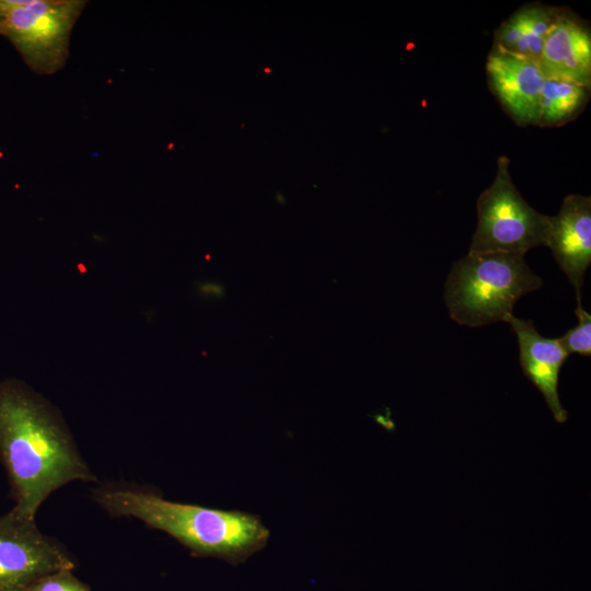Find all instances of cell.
<instances>
[{
    "label": "cell",
    "mask_w": 591,
    "mask_h": 591,
    "mask_svg": "<svg viewBox=\"0 0 591 591\" xmlns=\"http://www.w3.org/2000/svg\"><path fill=\"white\" fill-rule=\"evenodd\" d=\"M0 462L14 499L12 509L31 519L61 487L97 482L60 414L14 379L0 383Z\"/></svg>",
    "instance_id": "1"
},
{
    "label": "cell",
    "mask_w": 591,
    "mask_h": 591,
    "mask_svg": "<svg viewBox=\"0 0 591 591\" xmlns=\"http://www.w3.org/2000/svg\"><path fill=\"white\" fill-rule=\"evenodd\" d=\"M91 498L111 517L132 518L167 534L193 557L237 566L263 551L270 538L257 514L169 500L147 486L103 483L92 489Z\"/></svg>",
    "instance_id": "2"
},
{
    "label": "cell",
    "mask_w": 591,
    "mask_h": 591,
    "mask_svg": "<svg viewBox=\"0 0 591 591\" xmlns=\"http://www.w3.org/2000/svg\"><path fill=\"white\" fill-rule=\"evenodd\" d=\"M542 286L543 280L530 269L524 255L467 254L450 270L444 301L454 322L479 327L505 322L521 297Z\"/></svg>",
    "instance_id": "3"
},
{
    "label": "cell",
    "mask_w": 591,
    "mask_h": 591,
    "mask_svg": "<svg viewBox=\"0 0 591 591\" xmlns=\"http://www.w3.org/2000/svg\"><path fill=\"white\" fill-rule=\"evenodd\" d=\"M509 166L508 157L498 159L491 185L477 199V227L468 255H525L546 243L549 216L540 213L525 201L512 182Z\"/></svg>",
    "instance_id": "4"
},
{
    "label": "cell",
    "mask_w": 591,
    "mask_h": 591,
    "mask_svg": "<svg viewBox=\"0 0 591 591\" xmlns=\"http://www.w3.org/2000/svg\"><path fill=\"white\" fill-rule=\"evenodd\" d=\"M83 0H26L0 21V35L37 74L59 71L69 57L72 28Z\"/></svg>",
    "instance_id": "5"
},
{
    "label": "cell",
    "mask_w": 591,
    "mask_h": 591,
    "mask_svg": "<svg viewBox=\"0 0 591 591\" xmlns=\"http://www.w3.org/2000/svg\"><path fill=\"white\" fill-rule=\"evenodd\" d=\"M74 568L71 553L43 533L35 519L13 509L0 515V591H25L49 572Z\"/></svg>",
    "instance_id": "6"
},
{
    "label": "cell",
    "mask_w": 591,
    "mask_h": 591,
    "mask_svg": "<svg viewBox=\"0 0 591 591\" xmlns=\"http://www.w3.org/2000/svg\"><path fill=\"white\" fill-rule=\"evenodd\" d=\"M488 86L520 127L536 126L545 77L538 61L491 47L486 61Z\"/></svg>",
    "instance_id": "7"
},
{
    "label": "cell",
    "mask_w": 591,
    "mask_h": 591,
    "mask_svg": "<svg viewBox=\"0 0 591 591\" xmlns=\"http://www.w3.org/2000/svg\"><path fill=\"white\" fill-rule=\"evenodd\" d=\"M545 246L549 247L559 268L581 302L584 274L591 263V198L567 195L556 216H549Z\"/></svg>",
    "instance_id": "8"
},
{
    "label": "cell",
    "mask_w": 591,
    "mask_h": 591,
    "mask_svg": "<svg viewBox=\"0 0 591 591\" xmlns=\"http://www.w3.org/2000/svg\"><path fill=\"white\" fill-rule=\"evenodd\" d=\"M545 78L591 88V31L588 23L560 7L538 59Z\"/></svg>",
    "instance_id": "9"
},
{
    "label": "cell",
    "mask_w": 591,
    "mask_h": 591,
    "mask_svg": "<svg viewBox=\"0 0 591 591\" xmlns=\"http://www.w3.org/2000/svg\"><path fill=\"white\" fill-rule=\"evenodd\" d=\"M514 332L520 350L523 374L543 395L556 422L564 424L568 413L564 408L559 393V372L568 355L558 338L540 335L532 321L510 314L505 318Z\"/></svg>",
    "instance_id": "10"
},
{
    "label": "cell",
    "mask_w": 591,
    "mask_h": 591,
    "mask_svg": "<svg viewBox=\"0 0 591 591\" xmlns=\"http://www.w3.org/2000/svg\"><path fill=\"white\" fill-rule=\"evenodd\" d=\"M559 9L541 2L522 5L495 31L493 45L538 61Z\"/></svg>",
    "instance_id": "11"
},
{
    "label": "cell",
    "mask_w": 591,
    "mask_h": 591,
    "mask_svg": "<svg viewBox=\"0 0 591 591\" xmlns=\"http://www.w3.org/2000/svg\"><path fill=\"white\" fill-rule=\"evenodd\" d=\"M591 88L571 81L545 78L540 97L537 127H560L586 107Z\"/></svg>",
    "instance_id": "12"
},
{
    "label": "cell",
    "mask_w": 591,
    "mask_h": 591,
    "mask_svg": "<svg viewBox=\"0 0 591 591\" xmlns=\"http://www.w3.org/2000/svg\"><path fill=\"white\" fill-rule=\"evenodd\" d=\"M575 313L579 323L558 338L567 355H591V315L583 310L581 302L577 303Z\"/></svg>",
    "instance_id": "13"
},
{
    "label": "cell",
    "mask_w": 591,
    "mask_h": 591,
    "mask_svg": "<svg viewBox=\"0 0 591 591\" xmlns=\"http://www.w3.org/2000/svg\"><path fill=\"white\" fill-rule=\"evenodd\" d=\"M25 591H91V588L74 575V569H60L38 578Z\"/></svg>",
    "instance_id": "14"
}]
</instances>
